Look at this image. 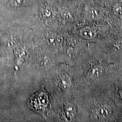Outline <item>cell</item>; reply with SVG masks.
Returning a JSON list of instances; mask_svg holds the SVG:
<instances>
[{"mask_svg": "<svg viewBox=\"0 0 122 122\" xmlns=\"http://www.w3.org/2000/svg\"><path fill=\"white\" fill-rule=\"evenodd\" d=\"M85 15L87 19L91 20H97L99 17V14L97 10L90 6L85 7Z\"/></svg>", "mask_w": 122, "mask_h": 122, "instance_id": "277c9868", "label": "cell"}, {"mask_svg": "<svg viewBox=\"0 0 122 122\" xmlns=\"http://www.w3.org/2000/svg\"><path fill=\"white\" fill-rule=\"evenodd\" d=\"M100 0V2H104L105 0Z\"/></svg>", "mask_w": 122, "mask_h": 122, "instance_id": "ba28073f", "label": "cell"}, {"mask_svg": "<svg viewBox=\"0 0 122 122\" xmlns=\"http://www.w3.org/2000/svg\"><path fill=\"white\" fill-rule=\"evenodd\" d=\"M66 111L67 115L70 117H73L76 113L75 109L73 105H67L66 107Z\"/></svg>", "mask_w": 122, "mask_h": 122, "instance_id": "52a82bcc", "label": "cell"}, {"mask_svg": "<svg viewBox=\"0 0 122 122\" xmlns=\"http://www.w3.org/2000/svg\"><path fill=\"white\" fill-rule=\"evenodd\" d=\"M80 35L86 39H93L96 36V30L93 28L86 27L80 30Z\"/></svg>", "mask_w": 122, "mask_h": 122, "instance_id": "3957f363", "label": "cell"}, {"mask_svg": "<svg viewBox=\"0 0 122 122\" xmlns=\"http://www.w3.org/2000/svg\"><path fill=\"white\" fill-rule=\"evenodd\" d=\"M120 96H121V98L122 99V91L121 92V93H120Z\"/></svg>", "mask_w": 122, "mask_h": 122, "instance_id": "9c48e42d", "label": "cell"}, {"mask_svg": "<svg viewBox=\"0 0 122 122\" xmlns=\"http://www.w3.org/2000/svg\"><path fill=\"white\" fill-rule=\"evenodd\" d=\"M35 0H7L6 5L10 10L15 12H23L27 7L33 5Z\"/></svg>", "mask_w": 122, "mask_h": 122, "instance_id": "6da1fadb", "label": "cell"}, {"mask_svg": "<svg viewBox=\"0 0 122 122\" xmlns=\"http://www.w3.org/2000/svg\"><path fill=\"white\" fill-rule=\"evenodd\" d=\"M96 113L98 118L101 119H106L111 116L112 109L109 105H102L97 109Z\"/></svg>", "mask_w": 122, "mask_h": 122, "instance_id": "7a4b0ae2", "label": "cell"}, {"mask_svg": "<svg viewBox=\"0 0 122 122\" xmlns=\"http://www.w3.org/2000/svg\"><path fill=\"white\" fill-rule=\"evenodd\" d=\"M104 71V69L102 66H96L89 71L88 76L89 78L92 79L97 78L103 74Z\"/></svg>", "mask_w": 122, "mask_h": 122, "instance_id": "5b68a950", "label": "cell"}, {"mask_svg": "<svg viewBox=\"0 0 122 122\" xmlns=\"http://www.w3.org/2000/svg\"><path fill=\"white\" fill-rule=\"evenodd\" d=\"M113 12L118 16H122V5L120 3H116L113 7Z\"/></svg>", "mask_w": 122, "mask_h": 122, "instance_id": "8992f818", "label": "cell"}]
</instances>
